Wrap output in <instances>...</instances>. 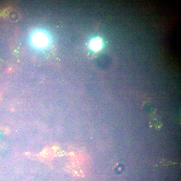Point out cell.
I'll return each mask as SVG.
<instances>
[{"label":"cell","instance_id":"3957f363","mask_svg":"<svg viewBox=\"0 0 181 181\" xmlns=\"http://www.w3.org/2000/svg\"><path fill=\"white\" fill-rule=\"evenodd\" d=\"M1 93H0V100H1Z\"/></svg>","mask_w":181,"mask_h":181},{"label":"cell","instance_id":"6da1fadb","mask_svg":"<svg viewBox=\"0 0 181 181\" xmlns=\"http://www.w3.org/2000/svg\"><path fill=\"white\" fill-rule=\"evenodd\" d=\"M33 41L34 44L39 46H43L47 45L48 42L47 38L44 34L39 33L34 36Z\"/></svg>","mask_w":181,"mask_h":181},{"label":"cell","instance_id":"7a4b0ae2","mask_svg":"<svg viewBox=\"0 0 181 181\" xmlns=\"http://www.w3.org/2000/svg\"><path fill=\"white\" fill-rule=\"evenodd\" d=\"M102 45L101 41L98 38L93 40L90 46L93 49L95 50H98L100 49Z\"/></svg>","mask_w":181,"mask_h":181}]
</instances>
